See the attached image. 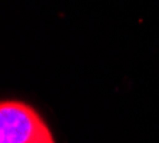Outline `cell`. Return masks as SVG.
Here are the masks:
<instances>
[{
  "label": "cell",
  "instance_id": "6da1fadb",
  "mask_svg": "<svg viewBox=\"0 0 159 143\" xmlns=\"http://www.w3.org/2000/svg\"><path fill=\"white\" fill-rule=\"evenodd\" d=\"M0 143H56L37 110L19 100L0 103Z\"/></svg>",
  "mask_w": 159,
  "mask_h": 143
}]
</instances>
